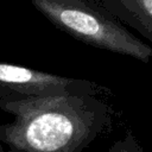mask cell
I'll list each match as a JSON object with an SVG mask.
<instances>
[{"label":"cell","instance_id":"277c9868","mask_svg":"<svg viewBox=\"0 0 152 152\" xmlns=\"http://www.w3.org/2000/svg\"><path fill=\"white\" fill-rule=\"evenodd\" d=\"M100 4L120 23L152 40V0H101Z\"/></svg>","mask_w":152,"mask_h":152},{"label":"cell","instance_id":"6da1fadb","mask_svg":"<svg viewBox=\"0 0 152 152\" xmlns=\"http://www.w3.org/2000/svg\"><path fill=\"white\" fill-rule=\"evenodd\" d=\"M14 120L0 124L7 152H82L112 124L108 104L95 95L0 99Z\"/></svg>","mask_w":152,"mask_h":152},{"label":"cell","instance_id":"3957f363","mask_svg":"<svg viewBox=\"0 0 152 152\" xmlns=\"http://www.w3.org/2000/svg\"><path fill=\"white\" fill-rule=\"evenodd\" d=\"M109 91L83 78L53 75L23 65L0 62V99L53 95H95Z\"/></svg>","mask_w":152,"mask_h":152},{"label":"cell","instance_id":"7a4b0ae2","mask_svg":"<svg viewBox=\"0 0 152 152\" xmlns=\"http://www.w3.org/2000/svg\"><path fill=\"white\" fill-rule=\"evenodd\" d=\"M55 27L93 48L148 63L152 48L94 0H30Z\"/></svg>","mask_w":152,"mask_h":152},{"label":"cell","instance_id":"5b68a950","mask_svg":"<svg viewBox=\"0 0 152 152\" xmlns=\"http://www.w3.org/2000/svg\"><path fill=\"white\" fill-rule=\"evenodd\" d=\"M107 152H145L133 133L128 132L124 138L114 141Z\"/></svg>","mask_w":152,"mask_h":152}]
</instances>
